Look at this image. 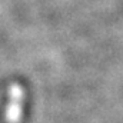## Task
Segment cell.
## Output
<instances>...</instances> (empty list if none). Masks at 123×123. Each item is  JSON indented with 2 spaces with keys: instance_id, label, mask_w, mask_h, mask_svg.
I'll return each mask as SVG.
<instances>
[{
  "instance_id": "obj_1",
  "label": "cell",
  "mask_w": 123,
  "mask_h": 123,
  "mask_svg": "<svg viewBox=\"0 0 123 123\" xmlns=\"http://www.w3.org/2000/svg\"><path fill=\"white\" fill-rule=\"evenodd\" d=\"M22 100H23V90L19 85L14 83L10 87V103H9V109L6 113L9 123L19 122L20 113H22Z\"/></svg>"
}]
</instances>
